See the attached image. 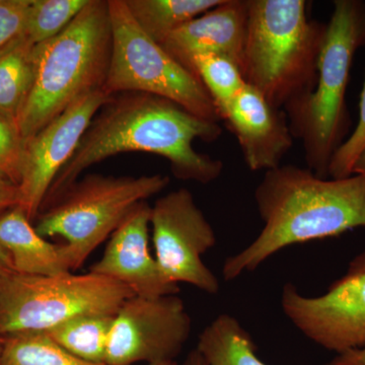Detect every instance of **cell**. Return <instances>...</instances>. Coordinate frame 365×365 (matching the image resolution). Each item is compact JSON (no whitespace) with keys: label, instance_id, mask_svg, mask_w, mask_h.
Listing matches in <instances>:
<instances>
[{"label":"cell","instance_id":"1","mask_svg":"<svg viewBox=\"0 0 365 365\" xmlns=\"http://www.w3.org/2000/svg\"><path fill=\"white\" fill-rule=\"evenodd\" d=\"M222 134L218 122L196 116L167 98L136 91L111 96L55 178L42 207L53 202L91 165L124 153L160 155L169 162L177 179L210 184L222 175L223 163L198 153L193 143L197 139L215 143Z\"/></svg>","mask_w":365,"mask_h":365},{"label":"cell","instance_id":"2","mask_svg":"<svg viewBox=\"0 0 365 365\" xmlns=\"http://www.w3.org/2000/svg\"><path fill=\"white\" fill-rule=\"evenodd\" d=\"M264 227L250 246L227 258L222 275L232 281L253 272L280 250L365 227V175L323 179L309 168L279 165L255 190Z\"/></svg>","mask_w":365,"mask_h":365},{"label":"cell","instance_id":"3","mask_svg":"<svg viewBox=\"0 0 365 365\" xmlns=\"http://www.w3.org/2000/svg\"><path fill=\"white\" fill-rule=\"evenodd\" d=\"M111 56L108 0H90L59 35L36 45L32 88L16 122L25 141L81 98L103 91Z\"/></svg>","mask_w":365,"mask_h":365},{"label":"cell","instance_id":"4","mask_svg":"<svg viewBox=\"0 0 365 365\" xmlns=\"http://www.w3.org/2000/svg\"><path fill=\"white\" fill-rule=\"evenodd\" d=\"M326 31L327 24L309 18L306 0H249L240 66L247 85L282 110L309 95Z\"/></svg>","mask_w":365,"mask_h":365},{"label":"cell","instance_id":"5","mask_svg":"<svg viewBox=\"0 0 365 365\" xmlns=\"http://www.w3.org/2000/svg\"><path fill=\"white\" fill-rule=\"evenodd\" d=\"M364 45V2H334L319 53L316 88L283 109L292 136L304 145L307 168L323 179H328L331 160L349 129L346 91L355 53Z\"/></svg>","mask_w":365,"mask_h":365},{"label":"cell","instance_id":"6","mask_svg":"<svg viewBox=\"0 0 365 365\" xmlns=\"http://www.w3.org/2000/svg\"><path fill=\"white\" fill-rule=\"evenodd\" d=\"M169 184L170 177L162 174L86 175L41 208L34 227L43 237L66 240L64 255L73 272L111 237L137 204L160 193Z\"/></svg>","mask_w":365,"mask_h":365},{"label":"cell","instance_id":"7","mask_svg":"<svg viewBox=\"0 0 365 365\" xmlns=\"http://www.w3.org/2000/svg\"><path fill=\"white\" fill-rule=\"evenodd\" d=\"M135 297L117 281L91 273H14L0 285V335L46 333L76 317L116 316Z\"/></svg>","mask_w":365,"mask_h":365},{"label":"cell","instance_id":"8","mask_svg":"<svg viewBox=\"0 0 365 365\" xmlns=\"http://www.w3.org/2000/svg\"><path fill=\"white\" fill-rule=\"evenodd\" d=\"M112 56L106 95L136 91L172 101L196 116L220 122L208 91L195 74L150 39L132 18L125 0H108Z\"/></svg>","mask_w":365,"mask_h":365},{"label":"cell","instance_id":"9","mask_svg":"<svg viewBox=\"0 0 365 365\" xmlns=\"http://www.w3.org/2000/svg\"><path fill=\"white\" fill-rule=\"evenodd\" d=\"M155 260L168 280L188 283L209 294L220 292V281L202 256L216 244L212 225L188 189L160 197L151 207Z\"/></svg>","mask_w":365,"mask_h":365},{"label":"cell","instance_id":"10","mask_svg":"<svg viewBox=\"0 0 365 365\" xmlns=\"http://www.w3.org/2000/svg\"><path fill=\"white\" fill-rule=\"evenodd\" d=\"M281 307L300 332L325 349L340 354L365 347V252L321 297H304L287 283Z\"/></svg>","mask_w":365,"mask_h":365},{"label":"cell","instance_id":"11","mask_svg":"<svg viewBox=\"0 0 365 365\" xmlns=\"http://www.w3.org/2000/svg\"><path fill=\"white\" fill-rule=\"evenodd\" d=\"M191 318L178 294L145 299L133 297L114 318L105 364L176 360L191 333Z\"/></svg>","mask_w":365,"mask_h":365},{"label":"cell","instance_id":"12","mask_svg":"<svg viewBox=\"0 0 365 365\" xmlns=\"http://www.w3.org/2000/svg\"><path fill=\"white\" fill-rule=\"evenodd\" d=\"M111 96L104 91L86 96L26 141L20 207L35 222L46 195L71 160L91 120Z\"/></svg>","mask_w":365,"mask_h":365},{"label":"cell","instance_id":"13","mask_svg":"<svg viewBox=\"0 0 365 365\" xmlns=\"http://www.w3.org/2000/svg\"><path fill=\"white\" fill-rule=\"evenodd\" d=\"M150 215L148 201L137 204L110 237L100 260L88 271L121 283L135 297L155 299L178 294L179 285L165 278L150 255Z\"/></svg>","mask_w":365,"mask_h":365},{"label":"cell","instance_id":"14","mask_svg":"<svg viewBox=\"0 0 365 365\" xmlns=\"http://www.w3.org/2000/svg\"><path fill=\"white\" fill-rule=\"evenodd\" d=\"M237 139L248 168L271 170L294 145L287 113L274 107L258 91L247 85L222 117Z\"/></svg>","mask_w":365,"mask_h":365},{"label":"cell","instance_id":"15","mask_svg":"<svg viewBox=\"0 0 365 365\" xmlns=\"http://www.w3.org/2000/svg\"><path fill=\"white\" fill-rule=\"evenodd\" d=\"M249 0H222L168 36L162 46L176 61L194 74V59L220 55L241 66L247 32Z\"/></svg>","mask_w":365,"mask_h":365},{"label":"cell","instance_id":"16","mask_svg":"<svg viewBox=\"0 0 365 365\" xmlns=\"http://www.w3.org/2000/svg\"><path fill=\"white\" fill-rule=\"evenodd\" d=\"M0 247L11 257L16 273L54 276L71 272L63 245L46 241L20 206L0 215Z\"/></svg>","mask_w":365,"mask_h":365},{"label":"cell","instance_id":"17","mask_svg":"<svg viewBox=\"0 0 365 365\" xmlns=\"http://www.w3.org/2000/svg\"><path fill=\"white\" fill-rule=\"evenodd\" d=\"M35 46L24 35L0 52V116L16 125L32 88Z\"/></svg>","mask_w":365,"mask_h":365},{"label":"cell","instance_id":"18","mask_svg":"<svg viewBox=\"0 0 365 365\" xmlns=\"http://www.w3.org/2000/svg\"><path fill=\"white\" fill-rule=\"evenodd\" d=\"M196 349L208 365H267L257 356L251 335L228 314L204 329Z\"/></svg>","mask_w":365,"mask_h":365},{"label":"cell","instance_id":"19","mask_svg":"<svg viewBox=\"0 0 365 365\" xmlns=\"http://www.w3.org/2000/svg\"><path fill=\"white\" fill-rule=\"evenodd\" d=\"M222 0H125L127 9L150 39L162 44L182 25L222 4Z\"/></svg>","mask_w":365,"mask_h":365},{"label":"cell","instance_id":"20","mask_svg":"<svg viewBox=\"0 0 365 365\" xmlns=\"http://www.w3.org/2000/svg\"><path fill=\"white\" fill-rule=\"evenodd\" d=\"M115 316L76 317L46 334L56 344L78 359L105 364L108 340Z\"/></svg>","mask_w":365,"mask_h":365},{"label":"cell","instance_id":"21","mask_svg":"<svg viewBox=\"0 0 365 365\" xmlns=\"http://www.w3.org/2000/svg\"><path fill=\"white\" fill-rule=\"evenodd\" d=\"M4 338L0 365H108L86 361L56 344L46 333Z\"/></svg>","mask_w":365,"mask_h":365},{"label":"cell","instance_id":"22","mask_svg":"<svg viewBox=\"0 0 365 365\" xmlns=\"http://www.w3.org/2000/svg\"><path fill=\"white\" fill-rule=\"evenodd\" d=\"M192 68L212 98L222 120L228 107L247 86L241 68L232 60L220 55L196 57Z\"/></svg>","mask_w":365,"mask_h":365},{"label":"cell","instance_id":"23","mask_svg":"<svg viewBox=\"0 0 365 365\" xmlns=\"http://www.w3.org/2000/svg\"><path fill=\"white\" fill-rule=\"evenodd\" d=\"M90 0H32L25 36L34 45L59 35Z\"/></svg>","mask_w":365,"mask_h":365},{"label":"cell","instance_id":"24","mask_svg":"<svg viewBox=\"0 0 365 365\" xmlns=\"http://www.w3.org/2000/svg\"><path fill=\"white\" fill-rule=\"evenodd\" d=\"M26 141L14 122L0 116V177L21 184Z\"/></svg>","mask_w":365,"mask_h":365},{"label":"cell","instance_id":"25","mask_svg":"<svg viewBox=\"0 0 365 365\" xmlns=\"http://www.w3.org/2000/svg\"><path fill=\"white\" fill-rule=\"evenodd\" d=\"M365 148V79L359 102V120L356 128L347 140L341 144L334 153L329 177L332 179H345L352 176L353 165Z\"/></svg>","mask_w":365,"mask_h":365},{"label":"cell","instance_id":"26","mask_svg":"<svg viewBox=\"0 0 365 365\" xmlns=\"http://www.w3.org/2000/svg\"><path fill=\"white\" fill-rule=\"evenodd\" d=\"M32 0H0V52L25 35Z\"/></svg>","mask_w":365,"mask_h":365},{"label":"cell","instance_id":"27","mask_svg":"<svg viewBox=\"0 0 365 365\" xmlns=\"http://www.w3.org/2000/svg\"><path fill=\"white\" fill-rule=\"evenodd\" d=\"M20 205L19 187L0 177V215L9 209Z\"/></svg>","mask_w":365,"mask_h":365},{"label":"cell","instance_id":"28","mask_svg":"<svg viewBox=\"0 0 365 365\" xmlns=\"http://www.w3.org/2000/svg\"><path fill=\"white\" fill-rule=\"evenodd\" d=\"M327 365H365V347L340 353Z\"/></svg>","mask_w":365,"mask_h":365},{"label":"cell","instance_id":"29","mask_svg":"<svg viewBox=\"0 0 365 365\" xmlns=\"http://www.w3.org/2000/svg\"><path fill=\"white\" fill-rule=\"evenodd\" d=\"M14 273L16 272L14 270L11 257L6 253V250L0 247V285Z\"/></svg>","mask_w":365,"mask_h":365},{"label":"cell","instance_id":"30","mask_svg":"<svg viewBox=\"0 0 365 365\" xmlns=\"http://www.w3.org/2000/svg\"><path fill=\"white\" fill-rule=\"evenodd\" d=\"M181 365H208L202 355L198 352V350L194 349L187 355L186 359Z\"/></svg>","mask_w":365,"mask_h":365},{"label":"cell","instance_id":"31","mask_svg":"<svg viewBox=\"0 0 365 365\" xmlns=\"http://www.w3.org/2000/svg\"><path fill=\"white\" fill-rule=\"evenodd\" d=\"M352 175H365V148L353 165Z\"/></svg>","mask_w":365,"mask_h":365},{"label":"cell","instance_id":"32","mask_svg":"<svg viewBox=\"0 0 365 365\" xmlns=\"http://www.w3.org/2000/svg\"><path fill=\"white\" fill-rule=\"evenodd\" d=\"M148 365H178L176 360H168V361L155 362Z\"/></svg>","mask_w":365,"mask_h":365},{"label":"cell","instance_id":"33","mask_svg":"<svg viewBox=\"0 0 365 365\" xmlns=\"http://www.w3.org/2000/svg\"><path fill=\"white\" fill-rule=\"evenodd\" d=\"M2 350H4V338L0 335V361H1Z\"/></svg>","mask_w":365,"mask_h":365}]
</instances>
